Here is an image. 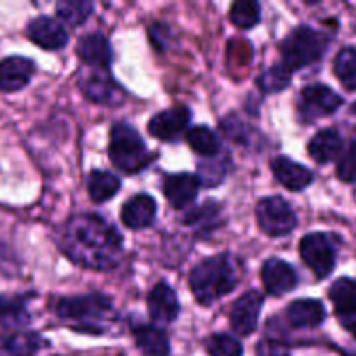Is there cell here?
<instances>
[{"label":"cell","mask_w":356,"mask_h":356,"mask_svg":"<svg viewBox=\"0 0 356 356\" xmlns=\"http://www.w3.org/2000/svg\"><path fill=\"white\" fill-rule=\"evenodd\" d=\"M61 247L76 264L92 270H108L120 261L124 240L117 228L99 216L79 214L65 225Z\"/></svg>","instance_id":"obj_1"},{"label":"cell","mask_w":356,"mask_h":356,"mask_svg":"<svg viewBox=\"0 0 356 356\" xmlns=\"http://www.w3.org/2000/svg\"><path fill=\"white\" fill-rule=\"evenodd\" d=\"M240 282V264L229 254L209 257L193 268L190 287L200 305L211 306L225 298Z\"/></svg>","instance_id":"obj_2"},{"label":"cell","mask_w":356,"mask_h":356,"mask_svg":"<svg viewBox=\"0 0 356 356\" xmlns=\"http://www.w3.org/2000/svg\"><path fill=\"white\" fill-rule=\"evenodd\" d=\"M54 312L68 322H75L80 332L103 334L113 318L111 301L103 294L63 298L54 305Z\"/></svg>","instance_id":"obj_3"},{"label":"cell","mask_w":356,"mask_h":356,"mask_svg":"<svg viewBox=\"0 0 356 356\" xmlns=\"http://www.w3.org/2000/svg\"><path fill=\"white\" fill-rule=\"evenodd\" d=\"M327 47L329 40L325 35L309 26H298L282 42V65L291 72H298L320 61Z\"/></svg>","instance_id":"obj_4"},{"label":"cell","mask_w":356,"mask_h":356,"mask_svg":"<svg viewBox=\"0 0 356 356\" xmlns=\"http://www.w3.org/2000/svg\"><path fill=\"white\" fill-rule=\"evenodd\" d=\"M110 159L118 170L127 174L141 172L152 162L141 136L127 124H117L111 129Z\"/></svg>","instance_id":"obj_5"},{"label":"cell","mask_w":356,"mask_h":356,"mask_svg":"<svg viewBox=\"0 0 356 356\" xmlns=\"http://www.w3.org/2000/svg\"><path fill=\"white\" fill-rule=\"evenodd\" d=\"M299 252L306 266L318 280L329 277L336 268V247L327 233H309L299 243Z\"/></svg>","instance_id":"obj_6"},{"label":"cell","mask_w":356,"mask_h":356,"mask_svg":"<svg viewBox=\"0 0 356 356\" xmlns=\"http://www.w3.org/2000/svg\"><path fill=\"white\" fill-rule=\"evenodd\" d=\"M341 104H343V97L336 90L323 83H312V86L305 87L299 96V118L305 124H312L318 118L332 115Z\"/></svg>","instance_id":"obj_7"},{"label":"cell","mask_w":356,"mask_h":356,"mask_svg":"<svg viewBox=\"0 0 356 356\" xmlns=\"http://www.w3.org/2000/svg\"><path fill=\"white\" fill-rule=\"evenodd\" d=\"M257 221L261 229L270 236H285L294 232L298 225L291 205L280 197H268L257 204Z\"/></svg>","instance_id":"obj_8"},{"label":"cell","mask_w":356,"mask_h":356,"mask_svg":"<svg viewBox=\"0 0 356 356\" xmlns=\"http://www.w3.org/2000/svg\"><path fill=\"white\" fill-rule=\"evenodd\" d=\"M330 301L334 302L337 320L356 339V280L343 277L330 285Z\"/></svg>","instance_id":"obj_9"},{"label":"cell","mask_w":356,"mask_h":356,"mask_svg":"<svg viewBox=\"0 0 356 356\" xmlns=\"http://www.w3.org/2000/svg\"><path fill=\"white\" fill-rule=\"evenodd\" d=\"M264 298L259 291H249L235 301L229 315L233 330L240 336H250L257 329V320L263 309Z\"/></svg>","instance_id":"obj_10"},{"label":"cell","mask_w":356,"mask_h":356,"mask_svg":"<svg viewBox=\"0 0 356 356\" xmlns=\"http://www.w3.org/2000/svg\"><path fill=\"white\" fill-rule=\"evenodd\" d=\"M191 113L186 106H172L165 111H160L149 120L148 131L160 141H176L190 124Z\"/></svg>","instance_id":"obj_11"},{"label":"cell","mask_w":356,"mask_h":356,"mask_svg":"<svg viewBox=\"0 0 356 356\" xmlns=\"http://www.w3.org/2000/svg\"><path fill=\"white\" fill-rule=\"evenodd\" d=\"M83 94L94 103L101 104H120L124 101V90L111 79L108 70H94L89 76L82 79L80 82Z\"/></svg>","instance_id":"obj_12"},{"label":"cell","mask_w":356,"mask_h":356,"mask_svg":"<svg viewBox=\"0 0 356 356\" xmlns=\"http://www.w3.org/2000/svg\"><path fill=\"white\" fill-rule=\"evenodd\" d=\"M28 37L38 47L47 51H58L68 44V31L58 19L49 16H40L28 24Z\"/></svg>","instance_id":"obj_13"},{"label":"cell","mask_w":356,"mask_h":356,"mask_svg":"<svg viewBox=\"0 0 356 356\" xmlns=\"http://www.w3.org/2000/svg\"><path fill=\"white\" fill-rule=\"evenodd\" d=\"M148 313L159 325H169L179 315V301L176 292L165 282H160L148 296Z\"/></svg>","instance_id":"obj_14"},{"label":"cell","mask_w":356,"mask_h":356,"mask_svg":"<svg viewBox=\"0 0 356 356\" xmlns=\"http://www.w3.org/2000/svg\"><path fill=\"white\" fill-rule=\"evenodd\" d=\"M261 277H263L264 289L271 296H284L298 285V273L294 268L287 261L278 259V257L268 259L264 263Z\"/></svg>","instance_id":"obj_15"},{"label":"cell","mask_w":356,"mask_h":356,"mask_svg":"<svg viewBox=\"0 0 356 356\" xmlns=\"http://www.w3.org/2000/svg\"><path fill=\"white\" fill-rule=\"evenodd\" d=\"M33 75V61L21 58V56H10V58L0 61V90L16 92V90L26 87Z\"/></svg>","instance_id":"obj_16"},{"label":"cell","mask_w":356,"mask_h":356,"mask_svg":"<svg viewBox=\"0 0 356 356\" xmlns=\"http://www.w3.org/2000/svg\"><path fill=\"white\" fill-rule=\"evenodd\" d=\"M271 170L277 177L278 183L291 191H302L313 183L315 176L308 167L287 159V156H277L271 160Z\"/></svg>","instance_id":"obj_17"},{"label":"cell","mask_w":356,"mask_h":356,"mask_svg":"<svg viewBox=\"0 0 356 356\" xmlns=\"http://www.w3.org/2000/svg\"><path fill=\"white\" fill-rule=\"evenodd\" d=\"M156 216V202L149 195L141 193L125 202L120 218L131 229H143L153 225Z\"/></svg>","instance_id":"obj_18"},{"label":"cell","mask_w":356,"mask_h":356,"mask_svg":"<svg viewBox=\"0 0 356 356\" xmlns=\"http://www.w3.org/2000/svg\"><path fill=\"white\" fill-rule=\"evenodd\" d=\"M198 188H200V183H198L197 176L172 174V176L165 177L163 193L174 209H186L197 198Z\"/></svg>","instance_id":"obj_19"},{"label":"cell","mask_w":356,"mask_h":356,"mask_svg":"<svg viewBox=\"0 0 356 356\" xmlns=\"http://www.w3.org/2000/svg\"><path fill=\"white\" fill-rule=\"evenodd\" d=\"M325 306L318 299H298L287 308V318L298 329H315L325 322Z\"/></svg>","instance_id":"obj_20"},{"label":"cell","mask_w":356,"mask_h":356,"mask_svg":"<svg viewBox=\"0 0 356 356\" xmlns=\"http://www.w3.org/2000/svg\"><path fill=\"white\" fill-rule=\"evenodd\" d=\"M76 52H79L80 59L86 65L92 66L94 70H108L111 65V59H113L110 44H108L106 37L101 33L86 35L79 42Z\"/></svg>","instance_id":"obj_21"},{"label":"cell","mask_w":356,"mask_h":356,"mask_svg":"<svg viewBox=\"0 0 356 356\" xmlns=\"http://www.w3.org/2000/svg\"><path fill=\"white\" fill-rule=\"evenodd\" d=\"M132 334L145 356H169V337L162 329L155 325H136L132 327Z\"/></svg>","instance_id":"obj_22"},{"label":"cell","mask_w":356,"mask_h":356,"mask_svg":"<svg viewBox=\"0 0 356 356\" xmlns=\"http://www.w3.org/2000/svg\"><path fill=\"white\" fill-rule=\"evenodd\" d=\"M343 139L336 129H323L313 136L308 145L309 156L318 163H329L341 155Z\"/></svg>","instance_id":"obj_23"},{"label":"cell","mask_w":356,"mask_h":356,"mask_svg":"<svg viewBox=\"0 0 356 356\" xmlns=\"http://www.w3.org/2000/svg\"><path fill=\"white\" fill-rule=\"evenodd\" d=\"M87 190L96 204L111 200L120 190V179L106 170H92L87 177Z\"/></svg>","instance_id":"obj_24"},{"label":"cell","mask_w":356,"mask_h":356,"mask_svg":"<svg viewBox=\"0 0 356 356\" xmlns=\"http://www.w3.org/2000/svg\"><path fill=\"white\" fill-rule=\"evenodd\" d=\"M186 141L193 152H197L200 156H205V159L219 155V148H221L219 138L212 129L205 127V125L190 129L186 134Z\"/></svg>","instance_id":"obj_25"},{"label":"cell","mask_w":356,"mask_h":356,"mask_svg":"<svg viewBox=\"0 0 356 356\" xmlns=\"http://www.w3.org/2000/svg\"><path fill=\"white\" fill-rule=\"evenodd\" d=\"M228 174V160L219 159V155L212 159H205V162L198 163L197 179L202 186L214 188L222 183V179Z\"/></svg>","instance_id":"obj_26"},{"label":"cell","mask_w":356,"mask_h":356,"mask_svg":"<svg viewBox=\"0 0 356 356\" xmlns=\"http://www.w3.org/2000/svg\"><path fill=\"white\" fill-rule=\"evenodd\" d=\"M56 10L63 23L70 24V26H79L89 19L94 6L92 2H86V0H65V2L58 3Z\"/></svg>","instance_id":"obj_27"},{"label":"cell","mask_w":356,"mask_h":356,"mask_svg":"<svg viewBox=\"0 0 356 356\" xmlns=\"http://www.w3.org/2000/svg\"><path fill=\"white\" fill-rule=\"evenodd\" d=\"M334 73L348 90H356V47H344L336 56Z\"/></svg>","instance_id":"obj_28"},{"label":"cell","mask_w":356,"mask_h":356,"mask_svg":"<svg viewBox=\"0 0 356 356\" xmlns=\"http://www.w3.org/2000/svg\"><path fill=\"white\" fill-rule=\"evenodd\" d=\"M229 19L235 26L242 28V30H249V28L256 26L261 19V7L257 2L252 0H242V2H235L229 10Z\"/></svg>","instance_id":"obj_29"},{"label":"cell","mask_w":356,"mask_h":356,"mask_svg":"<svg viewBox=\"0 0 356 356\" xmlns=\"http://www.w3.org/2000/svg\"><path fill=\"white\" fill-rule=\"evenodd\" d=\"M292 80V72L285 68L284 65H275L268 68L263 75L259 76L257 83L264 92H280V90L287 89L289 83Z\"/></svg>","instance_id":"obj_30"},{"label":"cell","mask_w":356,"mask_h":356,"mask_svg":"<svg viewBox=\"0 0 356 356\" xmlns=\"http://www.w3.org/2000/svg\"><path fill=\"white\" fill-rule=\"evenodd\" d=\"M205 348L211 356H243V348L229 334H214L205 341Z\"/></svg>","instance_id":"obj_31"},{"label":"cell","mask_w":356,"mask_h":356,"mask_svg":"<svg viewBox=\"0 0 356 356\" xmlns=\"http://www.w3.org/2000/svg\"><path fill=\"white\" fill-rule=\"evenodd\" d=\"M188 225L195 226L200 232H211L212 228H216L219 222V211L216 205H202L197 211L190 212L186 218Z\"/></svg>","instance_id":"obj_32"},{"label":"cell","mask_w":356,"mask_h":356,"mask_svg":"<svg viewBox=\"0 0 356 356\" xmlns=\"http://www.w3.org/2000/svg\"><path fill=\"white\" fill-rule=\"evenodd\" d=\"M40 348V337L35 334H16L7 339L6 351L13 356H28Z\"/></svg>","instance_id":"obj_33"},{"label":"cell","mask_w":356,"mask_h":356,"mask_svg":"<svg viewBox=\"0 0 356 356\" xmlns=\"http://www.w3.org/2000/svg\"><path fill=\"white\" fill-rule=\"evenodd\" d=\"M336 172L343 183H356V141L351 143L341 155Z\"/></svg>","instance_id":"obj_34"},{"label":"cell","mask_w":356,"mask_h":356,"mask_svg":"<svg viewBox=\"0 0 356 356\" xmlns=\"http://www.w3.org/2000/svg\"><path fill=\"white\" fill-rule=\"evenodd\" d=\"M28 322V315L23 306L0 305V325L2 327H21Z\"/></svg>","instance_id":"obj_35"},{"label":"cell","mask_w":356,"mask_h":356,"mask_svg":"<svg viewBox=\"0 0 356 356\" xmlns=\"http://www.w3.org/2000/svg\"><path fill=\"white\" fill-rule=\"evenodd\" d=\"M257 356H291V351L280 341L266 339L257 346Z\"/></svg>","instance_id":"obj_36"},{"label":"cell","mask_w":356,"mask_h":356,"mask_svg":"<svg viewBox=\"0 0 356 356\" xmlns=\"http://www.w3.org/2000/svg\"><path fill=\"white\" fill-rule=\"evenodd\" d=\"M355 200H356V190H355Z\"/></svg>","instance_id":"obj_37"}]
</instances>
